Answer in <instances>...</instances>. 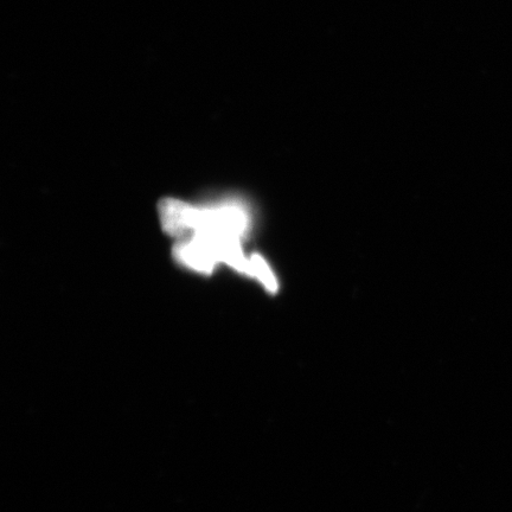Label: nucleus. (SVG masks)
<instances>
[{
    "mask_svg": "<svg viewBox=\"0 0 512 512\" xmlns=\"http://www.w3.org/2000/svg\"><path fill=\"white\" fill-rule=\"evenodd\" d=\"M165 234L183 240L194 235L228 236L245 241L252 229L247 204L236 198L208 204H192L165 198L158 206Z\"/></svg>",
    "mask_w": 512,
    "mask_h": 512,
    "instance_id": "f257e3e1",
    "label": "nucleus"
},
{
    "mask_svg": "<svg viewBox=\"0 0 512 512\" xmlns=\"http://www.w3.org/2000/svg\"><path fill=\"white\" fill-rule=\"evenodd\" d=\"M175 260L189 270L210 275L221 264L252 277V256L243 252V240L228 236L194 235L178 240L174 246Z\"/></svg>",
    "mask_w": 512,
    "mask_h": 512,
    "instance_id": "f03ea898",
    "label": "nucleus"
},
{
    "mask_svg": "<svg viewBox=\"0 0 512 512\" xmlns=\"http://www.w3.org/2000/svg\"><path fill=\"white\" fill-rule=\"evenodd\" d=\"M253 277L264 285L267 291L272 293L278 291V280L267 261L259 254H253Z\"/></svg>",
    "mask_w": 512,
    "mask_h": 512,
    "instance_id": "7ed1b4c3",
    "label": "nucleus"
}]
</instances>
